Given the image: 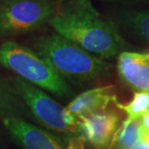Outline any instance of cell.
I'll list each match as a JSON object with an SVG mask.
<instances>
[{"mask_svg": "<svg viewBox=\"0 0 149 149\" xmlns=\"http://www.w3.org/2000/svg\"><path fill=\"white\" fill-rule=\"evenodd\" d=\"M50 24L59 35L101 59L115 56L124 47L114 24L100 15L91 0L63 1Z\"/></svg>", "mask_w": 149, "mask_h": 149, "instance_id": "obj_1", "label": "cell"}, {"mask_svg": "<svg viewBox=\"0 0 149 149\" xmlns=\"http://www.w3.org/2000/svg\"><path fill=\"white\" fill-rule=\"evenodd\" d=\"M33 50L46 59L63 78L87 83L109 71V65L58 33L43 35L35 40Z\"/></svg>", "mask_w": 149, "mask_h": 149, "instance_id": "obj_2", "label": "cell"}, {"mask_svg": "<svg viewBox=\"0 0 149 149\" xmlns=\"http://www.w3.org/2000/svg\"><path fill=\"white\" fill-rule=\"evenodd\" d=\"M0 65L18 77L60 98L73 95L65 79L33 49L13 41L0 45Z\"/></svg>", "mask_w": 149, "mask_h": 149, "instance_id": "obj_3", "label": "cell"}, {"mask_svg": "<svg viewBox=\"0 0 149 149\" xmlns=\"http://www.w3.org/2000/svg\"><path fill=\"white\" fill-rule=\"evenodd\" d=\"M57 7L52 0H2L0 37L25 34L50 23Z\"/></svg>", "mask_w": 149, "mask_h": 149, "instance_id": "obj_4", "label": "cell"}, {"mask_svg": "<svg viewBox=\"0 0 149 149\" xmlns=\"http://www.w3.org/2000/svg\"><path fill=\"white\" fill-rule=\"evenodd\" d=\"M13 87L34 117L44 126L57 133L75 134L79 132L75 117L43 90L18 76L13 80Z\"/></svg>", "mask_w": 149, "mask_h": 149, "instance_id": "obj_5", "label": "cell"}, {"mask_svg": "<svg viewBox=\"0 0 149 149\" xmlns=\"http://www.w3.org/2000/svg\"><path fill=\"white\" fill-rule=\"evenodd\" d=\"M119 118L111 111L91 113L77 118L79 133L97 149H105L110 146L118 128Z\"/></svg>", "mask_w": 149, "mask_h": 149, "instance_id": "obj_6", "label": "cell"}, {"mask_svg": "<svg viewBox=\"0 0 149 149\" xmlns=\"http://www.w3.org/2000/svg\"><path fill=\"white\" fill-rule=\"evenodd\" d=\"M13 137L24 149H62L58 140L51 133L18 117L3 118Z\"/></svg>", "mask_w": 149, "mask_h": 149, "instance_id": "obj_7", "label": "cell"}, {"mask_svg": "<svg viewBox=\"0 0 149 149\" xmlns=\"http://www.w3.org/2000/svg\"><path fill=\"white\" fill-rule=\"evenodd\" d=\"M118 72L128 86L149 93V57L147 54L123 52L118 58Z\"/></svg>", "mask_w": 149, "mask_h": 149, "instance_id": "obj_8", "label": "cell"}, {"mask_svg": "<svg viewBox=\"0 0 149 149\" xmlns=\"http://www.w3.org/2000/svg\"><path fill=\"white\" fill-rule=\"evenodd\" d=\"M117 100L113 86H102L86 91L74 97L65 107L67 111L77 119L95 112L105 110L108 105Z\"/></svg>", "mask_w": 149, "mask_h": 149, "instance_id": "obj_9", "label": "cell"}, {"mask_svg": "<svg viewBox=\"0 0 149 149\" xmlns=\"http://www.w3.org/2000/svg\"><path fill=\"white\" fill-rule=\"evenodd\" d=\"M142 118H126L115 133L109 149H133L141 138Z\"/></svg>", "mask_w": 149, "mask_h": 149, "instance_id": "obj_10", "label": "cell"}, {"mask_svg": "<svg viewBox=\"0 0 149 149\" xmlns=\"http://www.w3.org/2000/svg\"><path fill=\"white\" fill-rule=\"evenodd\" d=\"M13 85L0 80V116L2 118L17 117L22 112V104Z\"/></svg>", "mask_w": 149, "mask_h": 149, "instance_id": "obj_11", "label": "cell"}, {"mask_svg": "<svg viewBox=\"0 0 149 149\" xmlns=\"http://www.w3.org/2000/svg\"><path fill=\"white\" fill-rule=\"evenodd\" d=\"M121 22L128 30L149 42V11H129L121 17Z\"/></svg>", "mask_w": 149, "mask_h": 149, "instance_id": "obj_12", "label": "cell"}, {"mask_svg": "<svg viewBox=\"0 0 149 149\" xmlns=\"http://www.w3.org/2000/svg\"><path fill=\"white\" fill-rule=\"evenodd\" d=\"M116 106L127 113L128 119L142 118L149 111V93L138 91L134 93L132 100L128 104H121L116 100Z\"/></svg>", "mask_w": 149, "mask_h": 149, "instance_id": "obj_13", "label": "cell"}, {"mask_svg": "<svg viewBox=\"0 0 149 149\" xmlns=\"http://www.w3.org/2000/svg\"><path fill=\"white\" fill-rule=\"evenodd\" d=\"M66 149H85V139L82 136L72 137Z\"/></svg>", "mask_w": 149, "mask_h": 149, "instance_id": "obj_14", "label": "cell"}, {"mask_svg": "<svg viewBox=\"0 0 149 149\" xmlns=\"http://www.w3.org/2000/svg\"><path fill=\"white\" fill-rule=\"evenodd\" d=\"M149 129V111L147 112L142 117V125H141V132L147 131Z\"/></svg>", "mask_w": 149, "mask_h": 149, "instance_id": "obj_15", "label": "cell"}, {"mask_svg": "<svg viewBox=\"0 0 149 149\" xmlns=\"http://www.w3.org/2000/svg\"><path fill=\"white\" fill-rule=\"evenodd\" d=\"M133 149H149V140L140 139Z\"/></svg>", "mask_w": 149, "mask_h": 149, "instance_id": "obj_16", "label": "cell"}, {"mask_svg": "<svg viewBox=\"0 0 149 149\" xmlns=\"http://www.w3.org/2000/svg\"><path fill=\"white\" fill-rule=\"evenodd\" d=\"M142 139H147L149 140V129L147 131H143V132H141V138Z\"/></svg>", "mask_w": 149, "mask_h": 149, "instance_id": "obj_17", "label": "cell"}, {"mask_svg": "<svg viewBox=\"0 0 149 149\" xmlns=\"http://www.w3.org/2000/svg\"><path fill=\"white\" fill-rule=\"evenodd\" d=\"M60 1L63 2V1H66V0H60ZM108 1H119V0H108Z\"/></svg>", "mask_w": 149, "mask_h": 149, "instance_id": "obj_18", "label": "cell"}, {"mask_svg": "<svg viewBox=\"0 0 149 149\" xmlns=\"http://www.w3.org/2000/svg\"><path fill=\"white\" fill-rule=\"evenodd\" d=\"M147 55H148V57H149V53H148V54H147Z\"/></svg>", "mask_w": 149, "mask_h": 149, "instance_id": "obj_19", "label": "cell"}, {"mask_svg": "<svg viewBox=\"0 0 149 149\" xmlns=\"http://www.w3.org/2000/svg\"><path fill=\"white\" fill-rule=\"evenodd\" d=\"M1 1H2V0H0V3H1Z\"/></svg>", "mask_w": 149, "mask_h": 149, "instance_id": "obj_20", "label": "cell"}]
</instances>
